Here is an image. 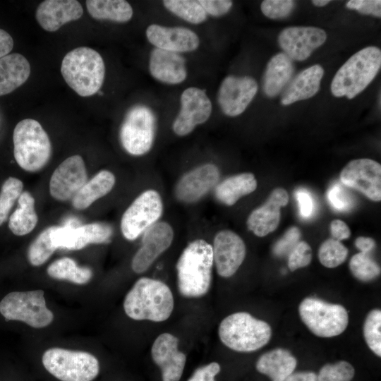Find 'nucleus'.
Returning <instances> with one entry per match:
<instances>
[{
    "mask_svg": "<svg viewBox=\"0 0 381 381\" xmlns=\"http://www.w3.org/2000/svg\"><path fill=\"white\" fill-rule=\"evenodd\" d=\"M303 323L315 335L332 337L341 334L349 323L346 310L316 298H306L298 308Z\"/></svg>",
    "mask_w": 381,
    "mask_h": 381,
    "instance_id": "nucleus-9",
    "label": "nucleus"
},
{
    "mask_svg": "<svg viewBox=\"0 0 381 381\" xmlns=\"http://www.w3.org/2000/svg\"><path fill=\"white\" fill-rule=\"evenodd\" d=\"M256 80L249 76L228 75L222 82L217 95L219 105L226 116L241 114L258 92Z\"/></svg>",
    "mask_w": 381,
    "mask_h": 381,
    "instance_id": "nucleus-15",
    "label": "nucleus"
},
{
    "mask_svg": "<svg viewBox=\"0 0 381 381\" xmlns=\"http://www.w3.org/2000/svg\"><path fill=\"white\" fill-rule=\"evenodd\" d=\"M113 230L106 223L94 222L77 227L69 225L55 226L52 238L56 248L80 250L90 243H106L110 241Z\"/></svg>",
    "mask_w": 381,
    "mask_h": 381,
    "instance_id": "nucleus-16",
    "label": "nucleus"
},
{
    "mask_svg": "<svg viewBox=\"0 0 381 381\" xmlns=\"http://www.w3.org/2000/svg\"><path fill=\"white\" fill-rule=\"evenodd\" d=\"M149 71L157 80L169 85H177L187 77L185 59L179 53L155 48L150 53Z\"/></svg>",
    "mask_w": 381,
    "mask_h": 381,
    "instance_id": "nucleus-25",
    "label": "nucleus"
},
{
    "mask_svg": "<svg viewBox=\"0 0 381 381\" xmlns=\"http://www.w3.org/2000/svg\"><path fill=\"white\" fill-rule=\"evenodd\" d=\"M85 4L89 14L96 20L126 23L133 17L132 6L124 0H88Z\"/></svg>",
    "mask_w": 381,
    "mask_h": 381,
    "instance_id": "nucleus-33",
    "label": "nucleus"
},
{
    "mask_svg": "<svg viewBox=\"0 0 381 381\" xmlns=\"http://www.w3.org/2000/svg\"><path fill=\"white\" fill-rule=\"evenodd\" d=\"M213 261L218 274L230 277L238 270L246 256L243 239L230 230H222L214 238Z\"/></svg>",
    "mask_w": 381,
    "mask_h": 381,
    "instance_id": "nucleus-20",
    "label": "nucleus"
},
{
    "mask_svg": "<svg viewBox=\"0 0 381 381\" xmlns=\"http://www.w3.org/2000/svg\"><path fill=\"white\" fill-rule=\"evenodd\" d=\"M329 2H330V1H327V0H313V1H312V3L315 6H319V7L324 6L327 5V4H329Z\"/></svg>",
    "mask_w": 381,
    "mask_h": 381,
    "instance_id": "nucleus-54",
    "label": "nucleus"
},
{
    "mask_svg": "<svg viewBox=\"0 0 381 381\" xmlns=\"http://www.w3.org/2000/svg\"><path fill=\"white\" fill-rule=\"evenodd\" d=\"M325 30L316 27L296 26L284 29L278 43L291 60L304 61L326 40Z\"/></svg>",
    "mask_w": 381,
    "mask_h": 381,
    "instance_id": "nucleus-18",
    "label": "nucleus"
},
{
    "mask_svg": "<svg viewBox=\"0 0 381 381\" xmlns=\"http://www.w3.org/2000/svg\"><path fill=\"white\" fill-rule=\"evenodd\" d=\"M341 183L353 188L370 200H381V165L370 159L349 162L340 174Z\"/></svg>",
    "mask_w": 381,
    "mask_h": 381,
    "instance_id": "nucleus-13",
    "label": "nucleus"
},
{
    "mask_svg": "<svg viewBox=\"0 0 381 381\" xmlns=\"http://www.w3.org/2000/svg\"><path fill=\"white\" fill-rule=\"evenodd\" d=\"M35 198L28 191L22 192L18 199V206L8 220L11 232L18 236L30 233L36 226L38 217L35 209Z\"/></svg>",
    "mask_w": 381,
    "mask_h": 381,
    "instance_id": "nucleus-32",
    "label": "nucleus"
},
{
    "mask_svg": "<svg viewBox=\"0 0 381 381\" xmlns=\"http://www.w3.org/2000/svg\"><path fill=\"white\" fill-rule=\"evenodd\" d=\"M213 262L212 247L209 243L203 239L190 242L176 263L179 293L187 298L205 295L211 285Z\"/></svg>",
    "mask_w": 381,
    "mask_h": 381,
    "instance_id": "nucleus-2",
    "label": "nucleus"
},
{
    "mask_svg": "<svg viewBox=\"0 0 381 381\" xmlns=\"http://www.w3.org/2000/svg\"><path fill=\"white\" fill-rule=\"evenodd\" d=\"M381 311L378 309L371 310L366 317L363 325V334L365 341L372 351L381 356Z\"/></svg>",
    "mask_w": 381,
    "mask_h": 381,
    "instance_id": "nucleus-40",
    "label": "nucleus"
},
{
    "mask_svg": "<svg viewBox=\"0 0 381 381\" xmlns=\"http://www.w3.org/2000/svg\"><path fill=\"white\" fill-rule=\"evenodd\" d=\"M0 313L6 320L21 321L35 328L47 327L54 319L42 290L8 293L0 301Z\"/></svg>",
    "mask_w": 381,
    "mask_h": 381,
    "instance_id": "nucleus-8",
    "label": "nucleus"
},
{
    "mask_svg": "<svg viewBox=\"0 0 381 381\" xmlns=\"http://www.w3.org/2000/svg\"><path fill=\"white\" fill-rule=\"evenodd\" d=\"M296 198L301 216L306 219L310 217L313 213L314 202L310 193L306 190L300 189L296 192Z\"/></svg>",
    "mask_w": 381,
    "mask_h": 381,
    "instance_id": "nucleus-48",
    "label": "nucleus"
},
{
    "mask_svg": "<svg viewBox=\"0 0 381 381\" xmlns=\"http://www.w3.org/2000/svg\"><path fill=\"white\" fill-rule=\"evenodd\" d=\"M284 381H317V375L310 371L292 373Z\"/></svg>",
    "mask_w": 381,
    "mask_h": 381,
    "instance_id": "nucleus-53",
    "label": "nucleus"
},
{
    "mask_svg": "<svg viewBox=\"0 0 381 381\" xmlns=\"http://www.w3.org/2000/svg\"><path fill=\"white\" fill-rule=\"evenodd\" d=\"M116 178L108 170H101L83 186L72 198V205L78 210L89 207L97 200L108 194L115 185Z\"/></svg>",
    "mask_w": 381,
    "mask_h": 381,
    "instance_id": "nucleus-30",
    "label": "nucleus"
},
{
    "mask_svg": "<svg viewBox=\"0 0 381 381\" xmlns=\"http://www.w3.org/2000/svg\"><path fill=\"white\" fill-rule=\"evenodd\" d=\"M180 103L179 113L173 122L172 129L176 135L185 136L209 119L212 106L205 90L196 87L184 90Z\"/></svg>",
    "mask_w": 381,
    "mask_h": 381,
    "instance_id": "nucleus-12",
    "label": "nucleus"
},
{
    "mask_svg": "<svg viewBox=\"0 0 381 381\" xmlns=\"http://www.w3.org/2000/svg\"><path fill=\"white\" fill-rule=\"evenodd\" d=\"M47 272L53 279L66 280L77 284H85L92 277L91 269L79 267L73 259L67 257L54 261L49 265Z\"/></svg>",
    "mask_w": 381,
    "mask_h": 381,
    "instance_id": "nucleus-34",
    "label": "nucleus"
},
{
    "mask_svg": "<svg viewBox=\"0 0 381 381\" xmlns=\"http://www.w3.org/2000/svg\"><path fill=\"white\" fill-rule=\"evenodd\" d=\"M381 66V51L365 47L352 55L337 71L331 83V92L337 97L352 99L375 78Z\"/></svg>",
    "mask_w": 381,
    "mask_h": 381,
    "instance_id": "nucleus-4",
    "label": "nucleus"
},
{
    "mask_svg": "<svg viewBox=\"0 0 381 381\" xmlns=\"http://www.w3.org/2000/svg\"><path fill=\"white\" fill-rule=\"evenodd\" d=\"M163 212V202L159 193L153 189L140 194L126 210L121 219L123 237L134 241L158 222Z\"/></svg>",
    "mask_w": 381,
    "mask_h": 381,
    "instance_id": "nucleus-11",
    "label": "nucleus"
},
{
    "mask_svg": "<svg viewBox=\"0 0 381 381\" xmlns=\"http://www.w3.org/2000/svg\"><path fill=\"white\" fill-rule=\"evenodd\" d=\"M288 258V265L291 271L306 267L312 260L311 248L306 242L299 241Z\"/></svg>",
    "mask_w": 381,
    "mask_h": 381,
    "instance_id": "nucleus-44",
    "label": "nucleus"
},
{
    "mask_svg": "<svg viewBox=\"0 0 381 381\" xmlns=\"http://www.w3.org/2000/svg\"><path fill=\"white\" fill-rule=\"evenodd\" d=\"M87 179L86 167L82 157L78 155L71 156L53 172L49 181V193L56 200L67 201L73 198Z\"/></svg>",
    "mask_w": 381,
    "mask_h": 381,
    "instance_id": "nucleus-14",
    "label": "nucleus"
},
{
    "mask_svg": "<svg viewBox=\"0 0 381 381\" xmlns=\"http://www.w3.org/2000/svg\"><path fill=\"white\" fill-rule=\"evenodd\" d=\"M174 239V231L165 222H157L143 234L141 246L134 255L131 267L133 272L141 274L151 266L155 260L169 248Z\"/></svg>",
    "mask_w": 381,
    "mask_h": 381,
    "instance_id": "nucleus-17",
    "label": "nucleus"
},
{
    "mask_svg": "<svg viewBox=\"0 0 381 381\" xmlns=\"http://www.w3.org/2000/svg\"><path fill=\"white\" fill-rule=\"evenodd\" d=\"M324 70L320 65L310 66L297 74L285 89L281 99L283 105L314 96L319 90Z\"/></svg>",
    "mask_w": 381,
    "mask_h": 381,
    "instance_id": "nucleus-26",
    "label": "nucleus"
},
{
    "mask_svg": "<svg viewBox=\"0 0 381 381\" xmlns=\"http://www.w3.org/2000/svg\"><path fill=\"white\" fill-rule=\"evenodd\" d=\"M174 301L169 287L164 282L148 277L136 281L127 293L123 308L135 320L163 322L172 313Z\"/></svg>",
    "mask_w": 381,
    "mask_h": 381,
    "instance_id": "nucleus-1",
    "label": "nucleus"
},
{
    "mask_svg": "<svg viewBox=\"0 0 381 381\" xmlns=\"http://www.w3.org/2000/svg\"><path fill=\"white\" fill-rule=\"evenodd\" d=\"M327 199L332 206L338 211H349L355 205L353 196L343 184L335 183L327 192Z\"/></svg>",
    "mask_w": 381,
    "mask_h": 381,
    "instance_id": "nucleus-42",
    "label": "nucleus"
},
{
    "mask_svg": "<svg viewBox=\"0 0 381 381\" xmlns=\"http://www.w3.org/2000/svg\"><path fill=\"white\" fill-rule=\"evenodd\" d=\"M42 362L60 381H92L99 373L97 358L86 351L51 348L43 353Z\"/></svg>",
    "mask_w": 381,
    "mask_h": 381,
    "instance_id": "nucleus-7",
    "label": "nucleus"
},
{
    "mask_svg": "<svg viewBox=\"0 0 381 381\" xmlns=\"http://www.w3.org/2000/svg\"><path fill=\"white\" fill-rule=\"evenodd\" d=\"M355 245L361 253L368 254L375 246V242L372 238L360 236L355 241Z\"/></svg>",
    "mask_w": 381,
    "mask_h": 381,
    "instance_id": "nucleus-52",
    "label": "nucleus"
},
{
    "mask_svg": "<svg viewBox=\"0 0 381 381\" xmlns=\"http://www.w3.org/2000/svg\"><path fill=\"white\" fill-rule=\"evenodd\" d=\"M294 71L292 60L278 53L269 61L263 77L262 88L269 97L277 95L291 80Z\"/></svg>",
    "mask_w": 381,
    "mask_h": 381,
    "instance_id": "nucleus-28",
    "label": "nucleus"
},
{
    "mask_svg": "<svg viewBox=\"0 0 381 381\" xmlns=\"http://www.w3.org/2000/svg\"><path fill=\"white\" fill-rule=\"evenodd\" d=\"M219 176V170L215 164L200 165L179 179L175 186V196L182 202H195L217 185Z\"/></svg>",
    "mask_w": 381,
    "mask_h": 381,
    "instance_id": "nucleus-19",
    "label": "nucleus"
},
{
    "mask_svg": "<svg viewBox=\"0 0 381 381\" xmlns=\"http://www.w3.org/2000/svg\"><path fill=\"white\" fill-rule=\"evenodd\" d=\"M353 367L341 361L334 364H326L317 375V381H351L354 376Z\"/></svg>",
    "mask_w": 381,
    "mask_h": 381,
    "instance_id": "nucleus-41",
    "label": "nucleus"
},
{
    "mask_svg": "<svg viewBox=\"0 0 381 381\" xmlns=\"http://www.w3.org/2000/svg\"><path fill=\"white\" fill-rule=\"evenodd\" d=\"M219 336L228 348L238 352L256 351L270 341V326L246 312H238L226 317L219 327Z\"/></svg>",
    "mask_w": 381,
    "mask_h": 381,
    "instance_id": "nucleus-6",
    "label": "nucleus"
},
{
    "mask_svg": "<svg viewBox=\"0 0 381 381\" xmlns=\"http://www.w3.org/2000/svg\"><path fill=\"white\" fill-rule=\"evenodd\" d=\"M54 227L55 226H51L46 228L30 245L28 260L32 265H43L57 249L52 238Z\"/></svg>",
    "mask_w": 381,
    "mask_h": 381,
    "instance_id": "nucleus-35",
    "label": "nucleus"
},
{
    "mask_svg": "<svg viewBox=\"0 0 381 381\" xmlns=\"http://www.w3.org/2000/svg\"><path fill=\"white\" fill-rule=\"evenodd\" d=\"M179 339L165 332L155 340L151 355L162 370V381H179L183 372L186 356L178 349Z\"/></svg>",
    "mask_w": 381,
    "mask_h": 381,
    "instance_id": "nucleus-21",
    "label": "nucleus"
},
{
    "mask_svg": "<svg viewBox=\"0 0 381 381\" xmlns=\"http://www.w3.org/2000/svg\"><path fill=\"white\" fill-rule=\"evenodd\" d=\"M149 42L157 49L175 52H189L197 49L200 39L193 30L183 27L150 25L145 31Z\"/></svg>",
    "mask_w": 381,
    "mask_h": 381,
    "instance_id": "nucleus-22",
    "label": "nucleus"
},
{
    "mask_svg": "<svg viewBox=\"0 0 381 381\" xmlns=\"http://www.w3.org/2000/svg\"><path fill=\"white\" fill-rule=\"evenodd\" d=\"M257 181L251 173H241L226 178L217 183L214 188L217 199L222 203L231 206L241 197L255 191Z\"/></svg>",
    "mask_w": 381,
    "mask_h": 381,
    "instance_id": "nucleus-31",
    "label": "nucleus"
},
{
    "mask_svg": "<svg viewBox=\"0 0 381 381\" xmlns=\"http://www.w3.org/2000/svg\"><path fill=\"white\" fill-rule=\"evenodd\" d=\"M61 73L68 85L81 97L96 94L105 76V66L101 55L95 49L77 47L64 57Z\"/></svg>",
    "mask_w": 381,
    "mask_h": 381,
    "instance_id": "nucleus-3",
    "label": "nucleus"
},
{
    "mask_svg": "<svg viewBox=\"0 0 381 381\" xmlns=\"http://www.w3.org/2000/svg\"><path fill=\"white\" fill-rule=\"evenodd\" d=\"M289 202V195L282 188H275L267 201L254 210L248 216L247 226L255 235L263 237L274 231L278 226L282 207Z\"/></svg>",
    "mask_w": 381,
    "mask_h": 381,
    "instance_id": "nucleus-23",
    "label": "nucleus"
},
{
    "mask_svg": "<svg viewBox=\"0 0 381 381\" xmlns=\"http://www.w3.org/2000/svg\"><path fill=\"white\" fill-rule=\"evenodd\" d=\"M83 7L75 0H46L37 6L35 18L46 31L54 32L64 24L79 19Z\"/></svg>",
    "mask_w": 381,
    "mask_h": 381,
    "instance_id": "nucleus-24",
    "label": "nucleus"
},
{
    "mask_svg": "<svg viewBox=\"0 0 381 381\" xmlns=\"http://www.w3.org/2000/svg\"><path fill=\"white\" fill-rule=\"evenodd\" d=\"M155 117L144 105H135L126 113L119 131L123 148L131 155L141 156L152 147L155 129Z\"/></svg>",
    "mask_w": 381,
    "mask_h": 381,
    "instance_id": "nucleus-10",
    "label": "nucleus"
},
{
    "mask_svg": "<svg viewBox=\"0 0 381 381\" xmlns=\"http://www.w3.org/2000/svg\"><path fill=\"white\" fill-rule=\"evenodd\" d=\"M219 371V364L212 362L198 368L188 381H214V377Z\"/></svg>",
    "mask_w": 381,
    "mask_h": 381,
    "instance_id": "nucleus-49",
    "label": "nucleus"
},
{
    "mask_svg": "<svg viewBox=\"0 0 381 381\" xmlns=\"http://www.w3.org/2000/svg\"><path fill=\"white\" fill-rule=\"evenodd\" d=\"M13 47L12 37L6 31L0 29V59L8 55Z\"/></svg>",
    "mask_w": 381,
    "mask_h": 381,
    "instance_id": "nucleus-51",
    "label": "nucleus"
},
{
    "mask_svg": "<svg viewBox=\"0 0 381 381\" xmlns=\"http://www.w3.org/2000/svg\"><path fill=\"white\" fill-rule=\"evenodd\" d=\"M301 232L298 228L292 226L284 236L276 242L273 247V253L277 257L289 255L299 242Z\"/></svg>",
    "mask_w": 381,
    "mask_h": 381,
    "instance_id": "nucleus-45",
    "label": "nucleus"
},
{
    "mask_svg": "<svg viewBox=\"0 0 381 381\" xmlns=\"http://www.w3.org/2000/svg\"><path fill=\"white\" fill-rule=\"evenodd\" d=\"M31 68L28 61L18 53L0 59V96L14 91L28 79Z\"/></svg>",
    "mask_w": 381,
    "mask_h": 381,
    "instance_id": "nucleus-27",
    "label": "nucleus"
},
{
    "mask_svg": "<svg viewBox=\"0 0 381 381\" xmlns=\"http://www.w3.org/2000/svg\"><path fill=\"white\" fill-rule=\"evenodd\" d=\"M349 268L353 275L363 282L371 281L380 274V266L368 255L359 253L352 256Z\"/></svg>",
    "mask_w": 381,
    "mask_h": 381,
    "instance_id": "nucleus-39",
    "label": "nucleus"
},
{
    "mask_svg": "<svg viewBox=\"0 0 381 381\" xmlns=\"http://www.w3.org/2000/svg\"><path fill=\"white\" fill-rule=\"evenodd\" d=\"M164 6L171 13L192 24H200L207 19V13L199 3L194 0H164Z\"/></svg>",
    "mask_w": 381,
    "mask_h": 381,
    "instance_id": "nucleus-36",
    "label": "nucleus"
},
{
    "mask_svg": "<svg viewBox=\"0 0 381 381\" xmlns=\"http://www.w3.org/2000/svg\"><path fill=\"white\" fill-rule=\"evenodd\" d=\"M346 6L353 9L362 14H370L376 17H381V1L380 0H351Z\"/></svg>",
    "mask_w": 381,
    "mask_h": 381,
    "instance_id": "nucleus-46",
    "label": "nucleus"
},
{
    "mask_svg": "<svg viewBox=\"0 0 381 381\" xmlns=\"http://www.w3.org/2000/svg\"><path fill=\"white\" fill-rule=\"evenodd\" d=\"M23 188V182L15 177H8L3 183L0 192V226L7 219L15 201Z\"/></svg>",
    "mask_w": 381,
    "mask_h": 381,
    "instance_id": "nucleus-37",
    "label": "nucleus"
},
{
    "mask_svg": "<svg viewBox=\"0 0 381 381\" xmlns=\"http://www.w3.org/2000/svg\"><path fill=\"white\" fill-rule=\"evenodd\" d=\"M295 3L291 0H265L261 3L262 13L269 18L287 17L293 11Z\"/></svg>",
    "mask_w": 381,
    "mask_h": 381,
    "instance_id": "nucleus-43",
    "label": "nucleus"
},
{
    "mask_svg": "<svg viewBox=\"0 0 381 381\" xmlns=\"http://www.w3.org/2000/svg\"><path fill=\"white\" fill-rule=\"evenodd\" d=\"M348 249L339 241L329 238L320 246L318 257L320 263L326 267L334 268L344 262Z\"/></svg>",
    "mask_w": 381,
    "mask_h": 381,
    "instance_id": "nucleus-38",
    "label": "nucleus"
},
{
    "mask_svg": "<svg viewBox=\"0 0 381 381\" xmlns=\"http://www.w3.org/2000/svg\"><path fill=\"white\" fill-rule=\"evenodd\" d=\"M331 233L337 241L348 238L351 235L349 226L340 219H334L331 222Z\"/></svg>",
    "mask_w": 381,
    "mask_h": 381,
    "instance_id": "nucleus-50",
    "label": "nucleus"
},
{
    "mask_svg": "<svg viewBox=\"0 0 381 381\" xmlns=\"http://www.w3.org/2000/svg\"><path fill=\"white\" fill-rule=\"evenodd\" d=\"M13 155L18 166L29 172L41 170L52 155V144L47 132L36 120L19 121L13 130Z\"/></svg>",
    "mask_w": 381,
    "mask_h": 381,
    "instance_id": "nucleus-5",
    "label": "nucleus"
},
{
    "mask_svg": "<svg viewBox=\"0 0 381 381\" xmlns=\"http://www.w3.org/2000/svg\"><path fill=\"white\" fill-rule=\"evenodd\" d=\"M198 1L207 15L214 17H219L227 13L233 5V2L229 0H200Z\"/></svg>",
    "mask_w": 381,
    "mask_h": 381,
    "instance_id": "nucleus-47",
    "label": "nucleus"
},
{
    "mask_svg": "<svg viewBox=\"0 0 381 381\" xmlns=\"http://www.w3.org/2000/svg\"><path fill=\"white\" fill-rule=\"evenodd\" d=\"M296 358L287 350L276 349L262 354L257 361L256 369L272 381H284L294 373Z\"/></svg>",
    "mask_w": 381,
    "mask_h": 381,
    "instance_id": "nucleus-29",
    "label": "nucleus"
}]
</instances>
